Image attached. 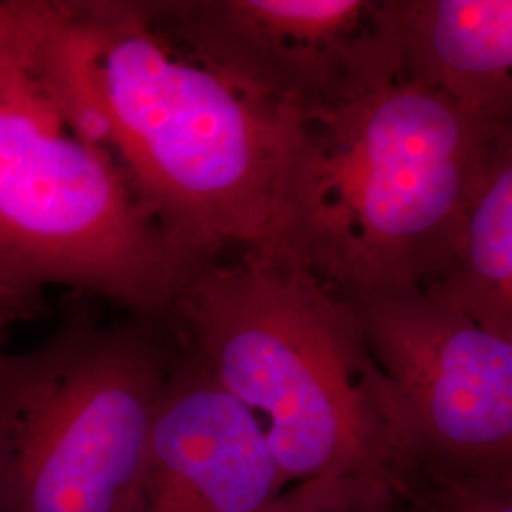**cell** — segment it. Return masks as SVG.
Wrapping results in <instances>:
<instances>
[{"label": "cell", "instance_id": "9c48e42d", "mask_svg": "<svg viewBox=\"0 0 512 512\" xmlns=\"http://www.w3.org/2000/svg\"><path fill=\"white\" fill-rule=\"evenodd\" d=\"M401 76L511 122V0H401Z\"/></svg>", "mask_w": 512, "mask_h": 512}, {"label": "cell", "instance_id": "ba28073f", "mask_svg": "<svg viewBox=\"0 0 512 512\" xmlns=\"http://www.w3.org/2000/svg\"><path fill=\"white\" fill-rule=\"evenodd\" d=\"M294 486L255 414L181 342L122 512H279Z\"/></svg>", "mask_w": 512, "mask_h": 512}, {"label": "cell", "instance_id": "9a60e30c", "mask_svg": "<svg viewBox=\"0 0 512 512\" xmlns=\"http://www.w3.org/2000/svg\"><path fill=\"white\" fill-rule=\"evenodd\" d=\"M2 357H4V353H0V361H2Z\"/></svg>", "mask_w": 512, "mask_h": 512}, {"label": "cell", "instance_id": "5bb4252c", "mask_svg": "<svg viewBox=\"0 0 512 512\" xmlns=\"http://www.w3.org/2000/svg\"><path fill=\"white\" fill-rule=\"evenodd\" d=\"M42 310V302L27 294L19 293L0 277V329L35 317Z\"/></svg>", "mask_w": 512, "mask_h": 512}, {"label": "cell", "instance_id": "30bf717a", "mask_svg": "<svg viewBox=\"0 0 512 512\" xmlns=\"http://www.w3.org/2000/svg\"><path fill=\"white\" fill-rule=\"evenodd\" d=\"M423 293L512 340V148L495 160L478 186L452 266Z\"/></svg>", "mask_w": 512, "mask_h": 512}, {"label": "cell", "instance_id": "6da1fadb", "mask_svg": "<svg viewBox=\"0 0 512 512\" xmlns=\"http://www.w3.org/2000/svg\"><path fill=\"white\" fill-rule=\"evenodd\" d=\"M40 69L190 260L266 245L283 105L169 37L150 2H55Z\"/></svg>", "mask_w": 512, "mask_h": 512}, {"label": "cell", "instance_id": "8992f818", "mask_svg": "<svg viewBox=\"0 0 512 512\" xmlns=\"http://www.w3.org/2000/svg\"><path fill=\"white\" fill-rule=\"evenodd\" d=\"M165 33L275 105L334 107L401 76V0L150 2Z\"/></svg>", "mask_w": 512, "mask_h": 512}, {"label": "cell", "instance_id": "8fae6325", "mask_svg": "<svg viewBox=\"0 0 512 512\" xmlns=\"http://www.w3.org/2000/svg\"><path fill=\"white\" fill-rule=\"evenodd\" d=\"M391 490L395 512H512V463L408 456Z\"/></svg>", "mask_w": 512, "mask_h": 512}, {"label": "cell", "instance_id": "52a82bcc", "mask_svg": "<svg viewBox=\"0 0 512 512\" xmlns=\"http://www.w3.org/2000/svg\"><path fill=\"white\" fill-rule=\"evenodd\" d=\"M348 304L384 374L408 456L512 463V340L421 289Z\"/></svg>", "mask_w": 512, "mask_h": 512}, {"label": "cell", "instance_id": "3957f363", "mask_svg": "<svg viewBox=\"0 0 512 512\" xmlns=\"http://www.w3.org/2000/svg\"><path fill=\"white\" fill-rule=\"evenodd\" d=\"M167 321L245 404L291 484L380 480L408 454L355 311L291 262L245 251L186 277Z\"/></svg>", "mask_w": 512, "mask_h": 512}, {"label": "cell", "instance_id": "277c9868", "mask_svg": "<svg viewBox=\"0 0 512 512\" xmlns=\"http://www.w3.org/2000/svg\"><path fill=\"white\" fill-rule=\"evenodd\" d=\"M42 52V50H40ZM198 262L167 238L109 152L74 129L37 59L0 78V277L167 319Z\"/></svg>", "mask_w": 512, "mask_h": 512}, {"label": "cell", "instance_id": "7a4b0ae2", "mask_svg": "<svg viewBox=\"0 0 512 512\" xmlns=\"http://www.w3.org/2000/svg\"><path fill=\"white\" fill-rule=\"evenodd\" d=\"M511 122L403 76L325 109L283 105L272 222L279 256L342 300L425 289L452 266L467 209Z\"/></svg>", "mask_w": 512, "mask_h": 512}, {"label": "cell", "instance_id": "4fadbf2b", "mask_svg": "<svg viewBox=\"0 0 512 512\" xmlns=\"http://www.w3.org/2000/svg\"><path fill=\"white\" fill-rule=\"evenodd\" d=\"M54 19V2L0 0V78L40 54Z\"/></svg>", "mask_w": 512, "mask_h": 512}, {"label": "cell", "instance_id": "5b68a950", "mask_svg": "<svg viewBox=\"0 0 512 512\" xmlns=\"http://www.w3.org/2000/svg\"><path fill=\"white\" fill-rule=\"evenodd\" d=\"M167 319L76 310L0 361V512H122L179 351Z\"/></svg>", "mask_w": 512, "mask_h": 512}, {"label": "cell", "instance_id": "7c38bea8", "mask_svg": "<svg viewBox=\"0 0 512 512\" xmlns=\"http://www.w3.org/2000/svg\"><path fill=\"white\" fill-rule=\"evenodd\" d=\"M279 512H395V495L380 480H313L296 484Z\"/></svg>", "mask_w": 512, "mask_h": 512}]
</instances>
